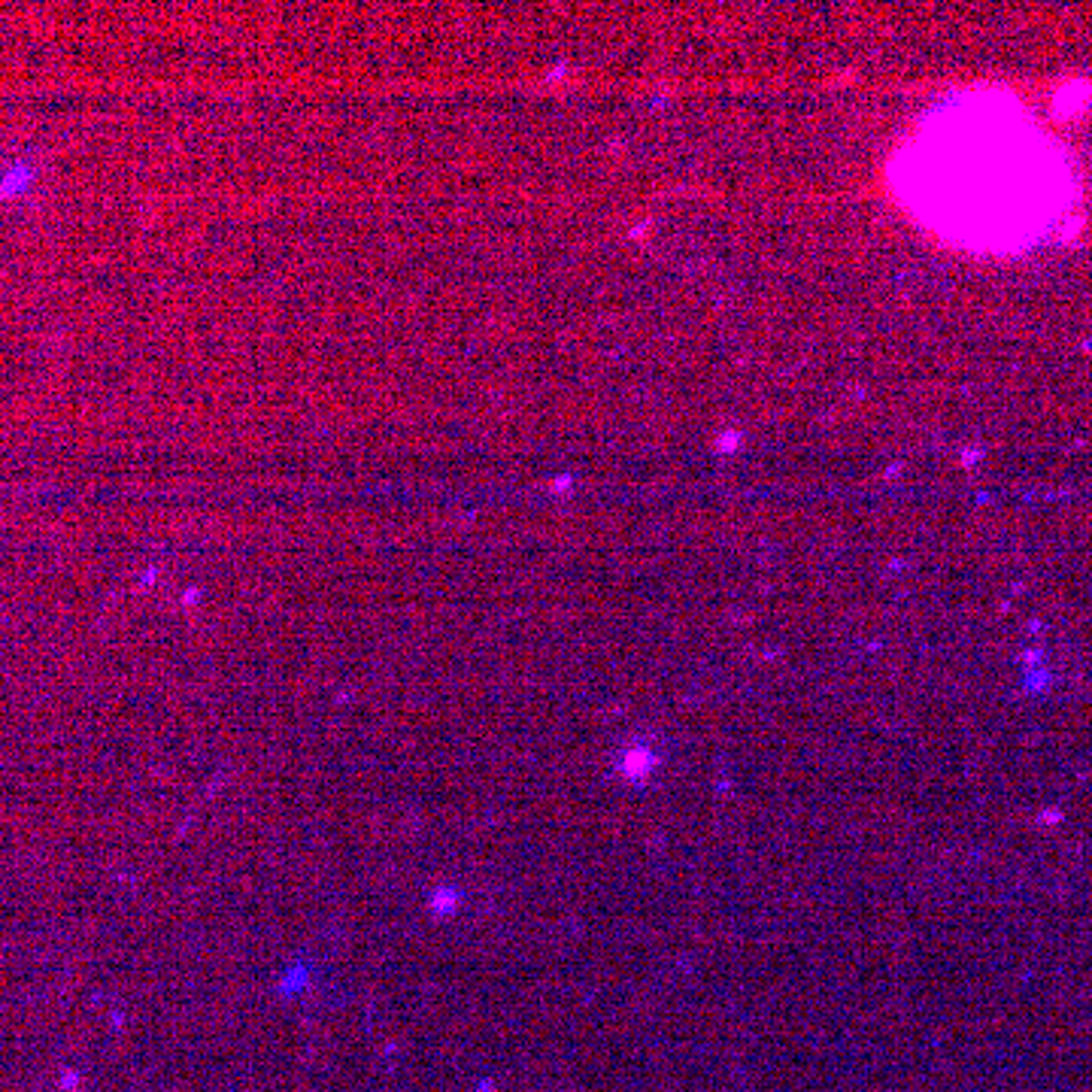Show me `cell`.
Returning <instances> with one entry per match:
<instances>
[{
    "instance_id": "cell-1",
    "label": "cell",
    "mask_w": 1092,
    "mask_h": 1092,
    "mask_svg": "<svg viewBox=\"0 0 1092 1092\" xmlns=\"http://www.w3.org/2000/svg\"><path fill=\"white\" fill-rule=\"evenodd\" d=\"M890 183L910 218L968 252H1022L1071 209L1059 143L1005 92L935 103L895 149Z\"/></svg>"
}]
</instances>
